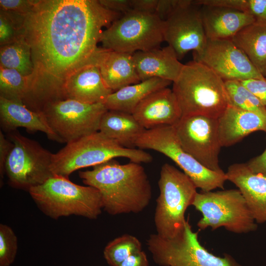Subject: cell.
<instances>
[{
    "mask_svg": "<svg viewBox=\"0 0 266 266\" xmlns=\"http://www.w3.org/2000/svg\"><path fill=\"white\" fill-rule=\"evenodd\" d=\"M122 15L96 0H37L23 24L33 65L26 102L41 110L66 99L65 80L91 63L103 28Z\"/></svg>",
    "mask_w": 266,
    "mask_h": 266,
    "instance_id": "6da1fadb",
    "label": "cell"
},
{
    "mask_svg": "<svg viewBox=\"0 0 266 266\" xmlns=\"http://www.w3.org/2000/svg\"><path fill=\"white\" fill-rule=\"evenodd\" d=\"M79 176L84 184L99 191L102 209L112 215L141 212L152 198L149 180L139 163L120 164L112 159Z\"/></svg>",
    "mask_w": 266,
    "mask_h": 266,
    "instance_id": "7a4b0ae2",
    "label": "cell"
},
{
    "mask_svg": "<svg viewBox=\"0 0 266 266\" xmlns=\"http://www.w3.org/2000/svg\"><path fill=\"white\" fill-rule=\"evenodd\" d=\"M172 90L182 117L202 115L218 119L230 105L224 80L194 60L184 64Z\"/></svg>",
    "mask_w": 266,
    "mask_h": 266,
    "instance_id": "3957f363",
    "label": "cell"
},
{
    "mask_svg": "<svg viewBox=\"0 0 266 266\" xmlns=\"http://www.w3.org/2000/svg\"><path fill=\"white\" fill-rule=\"evenodd\" d=\"M129 159L131 162L149 163L153 158L142 149L129 148L98 131L68 142L53 154L51 171L54 175L69 178L76 170L94 166L115 158Z\"/></svg>",
    "mask_w": 266,
    "mask_h": 266,
    "instance_id": "277c9868",
    "label": "cell"
},
{
    "mask_svg": "<svg viewBox=\"0 0 266 266\" xmlns=\"http://www.w3.org/2000/svg\"><path fill=\"white\" fill-rule=\"evenodd\" d=\"M28 192L39 209L54 219L72 215L96 219L102 209L97 189L76 184L67 177L53 175Z\"/></svg>",
    "mask_w": 266,
    "mask_h": 266,
    "instance_id": "5b68a950",
    "label": "cell"
},
{
    "mask_svg": "<svg viewBox=\"0 0 266 266\" xmlns=\"http://www.w3.org/2000/svg\"><path fill=\"white\" fill-rule=\"evenodd\" d=\"M158 186L154 214L157 234L173 238L184 228L185 212L192 204L197 187L185 173L167 163L161 167Z\"/></svg>",
    "mask_w": 266,
    "mask_h": 266,
    "instance_id": "8992f818",
    "label": "cell"
},
{
    "mask_svg": "<svg viewBox=\"0 0 266 266\" xmlns=\"http://www.w3.org/2000/svg\"><path fill=\"white\" fill-rule=\"evenodd\" d=\"M192 205L202 214L197 223L200 230L210 227L214 230L223 227L230 232L243 233L257 228L238 189L197 192Z\"/></svg>",
    "mask_w": 266,
    "mask_h": 266,
    "instance_id": "52a82bcc",
    "label": "cell"
},
{
    "mask_svg": "<svg viewBox=\"0 0 266 266\" xmlns=\"http://www.w3.org/2000/svg\"><path fill=\"white\" fill-rule=\"evenodd\" d=\"M147 245L155 262L162 266H243L229 254L221 257L208 251L199 242L198 232L192 230L188 219L175 237L152 234Z\"/></svg>",
    "mask_w": 266,
    "mask_h": 266,
    "instance_id": "ba28073f",
    "label": "cell"
},
{
    "mask_svg": "<svg viewBox=\"0 0 266 266\" xmlns=\"http://www.w3.org/2000/svg\"><path fill=\"white\" fill-rule=\"evenodd\" d=\"M163 28L164 22L155 14L132 10L103 30L100 42L103 48L119 52L147 51L160 47Z\"/></svg>",
    "mask_w": 266,
    "mask_h": 266,
    "instance_id": "9c48e42d",
    "label": "cell"
},
{
    "mask_svg": "<svg viewBox=\"0 0 266 266\" xmlns=\"http://www.w3.org/2000/svg\"><path fill=\"white\" fill-rule=\"evenodd\" d=\"M135 146L158 151L170 158L202 192L224 189L227 180L225 172L206 168L188 153L181 145L173 126L145 130L135 141Z\"/></svg>",
    "mask_w": 266,
    "mask_h": 266,
    "instance_id": "30bf717a",
    "label": "cell"
},
{
    "mask_svg": "<svg viewBox=\"0 0 266 266\" xmlns=\"http://www.w3.org/2000/svg\"><path fill=\"white\" fill-rule=\"evenodd\" d=\"M8 135L13 144L4 167L9 185L29 191L54 175L51 169L53 153L17 130Z\"/></svg>",
    "mask_w": 266,
    "mask_h": 266,
    "instance_id": "8fae6325",
    "label": "cell"
},
{
    "mask_svg": "<svg viewBox=\"0 0 266 266\" xmlns=\"http://www.w3.org/2000/svg\"><path fill=\"white\" fill-rule=\"evenodd\" d=\"M108 110L103 103H86L71 99L51 102L42 112L59 138L66 143L98 132Z\"/></svg>",
    "mask_w": 266,
    "mask_h": 266,
    "instance_id": "7c38bea8",
    "label": "cell"
},
{
    "mask_svg": "<svg viewBox=\"0 0 266 266\" xmlns=\"http://www.w3.org/2000/svg\"><path fill=\"white\" fill-rule=\"evenodd\" d=\"M183 148L206 168L224 172L219 165L222 147L218 119L202 115L182 117L173 126Z\"/></svg>",
    "mask_w": 266,
    "mask_h": 266,
    "instance_id": "4fadbf2b",
    "label": "cell"
},
{
    "mask_svg": "<svg viewBox=\"0 0 266 266\" xmlns=\"http://www.w3.org/2000/svg\"><path fill=\"white\" fill-rule=\"evenodd\" d=\"M164 41L180 60L189 51L200 53L207 39L203 28L201 5L193 0H179L174 11L164 22Z\"/></svg>",
    "mask_w": 266,
    "mask_h": 266,
    "instance_id": "5bb4252c",
    "label": "cell"
},
{
    "mask_svg": "<svg viewBox=\"0 0 266 266\" xmlns=\"http://www.w3.org/2000/svg\"><path fill=\"white\" fill-rule=\"evenodd\" d=\"M193 57L224 81L265 78L231 39H207L203 50Z\"/></svg>",
    "mask_w": 266,
    "mask_h": 266,
    "instance_id": "9a60e30c",
    "label": "cell"
},
{
    "mask_svg": "<svg viewBox=\"0 0 266 266\" xmlns=\"http://www.w3.org/2000/svg\"><path fill=\"white\" fill-rule=\"evenodd\" d=\"M132 114L146 130L174 126L182 118L175 95L167 87L148 95L138 104Z\"/></svg>",
    "mask_w": 266,
    "mask_h": 266,
    "instance_id": "2e32d148",
    "label": "cell"
},
{
    "mask_svg": "<svg viewBox=\"0 0 266 266\" xmlns=\"http://www.w3.org/2000/svg\"><path fill=\"white\" fill-rule=\"evenodd\" d=\"M225 173L238 188L256 222L266 223V176L252 171L246 163L233 164Z\"/></svg>",
    "mask_w": 266,
    "mask_h": 266,
    "instance_id": "e0dca14e",
    "label": "cell"
},
{
    "mask_svg": "<svg viewBox=\"0 0 266 266\" xmlns=\"http://www.w3.org/2000/svg\"><path fill=\"white\" fill-rule=\"evenodd\" d=\"M66 99L86 103H103L113 91L104 83L99 67L94 63L86 65L70 74L65 80Z\"/></svg>",
    "mask_w": 266,
    "mask_h": 266,
    "instance_id": "ac0fdd59",
    "label": "cell"
},
{
    "mask_svg": "<svg viewBox=\"0 0 266 266\" xmlns=\"http://www.w3.org/2000/svg\"><path fill=\"white\" fill-rule=\"evenodd\" d=\"M92 63L99 67L104 83L113 92L140 82L133 54L99 48Z\"/></svg>",
    "mask_w": 266,
    "mask_h": 266,
    "instance_id": "d6986e66",
    "label": "cell"
},
{
    "mask_svg": "<svg viewBox=\"0 0 266 266\" xmlns=\"http://www.w3.org/2000/svg\"><path fill=\"white\" fill-rule=\"evenodd\" d=\"M136 70L140 81L159 78L172 83L178 78L184 64L169 45L133 54Z\"/></svg>",
    "mask_w": 266,
    "mask_h": 266,
    "instance_id": "ffe728a7",
    "label": "cell"
},
{
    "mask_svg": "<svg viewBox=\"0 0 266 266\" xmlns=\"http://www.w3.org/2000/svg\"><path fill=\"white\" fill-rule=\"evenodd\" d=\"M201 13L207 39H232L256 20L248 13L225 7L201 5Z\"/></svg>",
    "mask_w": 266,
    "mask_h": 266,
    "instance_id": "44dd1931",
    "label": "cell"
},
{
    "mask_svg": "<svg viewBox=\"0 0 266 266\" xmlns=\"http://www.w3.org/2000/svg\"><path fill=\"white\" fill-rule=\"evenodd\" d=\"M218 122L222 147L233 145L256 131L266 133V116L232 105L227 107Z\"/></svg>",
    "mask_w": 266,
    "mask_h": 266,
    "instance_id": "7402d4cb",
    "label": "cell"
},
{
    "mask_svg": "<svg viewBox=\"0 0 266 266\" xmlns=\"http://www.w3.org/2000/svg\"><path fill=\"white\" fill-rule=\"evenodd\" d=\"M0 120L2 129L8 133L22 127L29 132H43L49 139L61 142L43 113L30 109L22 102L0 97Z\"/></svg>",
    "mask_w": 266,
    "mask_h": 266,
    "instance_id": "603a6c76",
    "label": "cell"
},
{
    "mask_svg": "<svg viewBox=\"0 0 266 266\" xmlns=\"http://www.w3.org/2000/svg\"><path fill=\"white\" fill-rule=\"evenodd\" d=\"M231 40L266 78V20L256 19Z\"/></svg>",
    "mask_w": 266,
    "mask_h": 266,
    "instance_id": "cb8c5ba5",
    "label": "cell"
},
{
    "mask_svg": "<svg viewBox=\"0 0 266 266\" xmlns=\"http://www.w3.org/2000/svg\"><path fill=\"white\" fill-rule=\"evenodd\" d=\"M172 82L152 78L125 86L111 94L104 104L108 110L133 114L138 104L151 93L167 87Z\"/></svg>",
    "mask_w": 266,
    "mask_h": 266,
    "instance_id": "d4e9b609",
    "label": "cell"
},
{
    "mask_svg": "<svg viewBox=\"0 0 266 266\" xmlns=\"http://www.w3.org/2000/svg\"><path fill=\"white\" fill-rule=\"evenodd\" d=\"M145 130L132 114L108 110L101 118L99 131L125 147L133 148Z\"/></svg>",
    "mask_w": 266,
    "mask_h": 266,
    "instance_id": "484cf974",
    "label": "cell"
},
{
    "mask_svg": "<svg viewBox=\"0 0 266 266\" xmlns=\"http://www.w3.org/2000/svg\"><path fill=\"white\" fill-rule=\"evenodd\" d=\"M0 66L31 77L33 72L31 48L23 35L13 42L0 46Z\"/></svg>",
    "mask_w": 266,
    "mask_h": 266,
    "instance_id": "4316f807",
    "label": "cell"
},
{
    "mask_svg": "<svg viewBox=\"0 0 266 266\" xmlns=\"http://www.w3.org/2000/svg\"><path fill=\"white\" fill-rule=\"evenodd\" d=\"M29 77L0 66V97L23 103L29 90Z\"/></svg>",
    "mask_w": 266,
    "mask_h": 266,
    "instance_id": "83f0119b",
    "label": "cell"
},
{
    "mask_svg": "<svg viewBox=\"0 0 266 266\" xmlns=\"http://www.w3.org/2000/svg\"><path fill=\"white\" fill-rule=\"evenodd\" d=\"M230 105L266 117V106L240 81H224Z\"/></svg>",
    "mask_w": 266,
    "mask_h": 266,
    "instance_id": "f1b7e54d",
    "label": "cell"
},
{
    "mask_svg": "<svg viewBox=\"0 0 266 266\" xmlns=\"http://www.w3.org/2000/svg\"><path fill=\"white\" fill-rule=\"evenodd\" d=\"M142 245L135 236L124 234L110 241L105 247L103 255L111 266H118L131 255L141 251Z\"/></svg>",
    "mask_w": 266,
    "mask_h": 266,
    "instance_id": "f546056e",
    "label": "cell"
},
{
    "mask_svg": "<svg viewBox=\"0 0 266 266\" xmlns=\"http://www.w3.org/2000/svg\"><path fill=\"white\" fill-rule=\"evenodd\" d=\"M25 16L0 10V45L14 42L23 35Z\"/></svg>",
    "mask_w": 266,
    "mask_h": 266,
    "instance_id": "4dcf8cb0",
    "label": "cell"
},
{
    "mask_svg": "<svg viewBox=\"0 0 266 266\" xmlns=\"http://www.w3.org/2000/svg\"><path fill=\"white\" fill-rule=\"evenodd\" d=\"M18 249L17 237L8 225H0V266H9L14 262Z\"/></svg>",
    "mask_w": 266,
    "mask_h": 266,
    "instance_id": "1f68e13d",
    "label": "cell"
},
{
    "mask_svg": "<svg viewBox=\"0 0 266 266\" xmlns=\"http://www.w3.org/2000/svg\"><path fill=\"white\" fill-rule=\"evenodd\" d=\"M232 7L266 20V0H233Z\"/></svg>",
    "mask_w": 266,
    "mask_h": 266,
    "instance_id": "d6a6232c",
    "label": "cell"
},
{
    "mask_svg": "<svg viewBox=\"0 0 266 266\" xmlns=\"http://www.w3.org/2000/svg\"><path fill=\"white\" fill-rule=\"evenodd\" d=\"M37 0H0V10L26 16Z\"/></svg>",
    "mask_w": 266,
    "mask_h": 266,
    "instance_id": "836d02e7",
    "label": "cell"
},
{
    "mask_svg": "<svg viewBox=\"0 0 266 266\" xmlns=\"http://www.w3.org/2000/svg\"><path fill=\"white\" fill-rule=\"evenodd\" d=\"M240 82L266 106V78H251Z\"/></svg>",
    "mask_w": 266,
    "mask_h": 266,
    "instance_id": "e575fe53",
    "label": "cell"
},
{
    "mask_svg": "<svg viewBox=\"0 0 266 266\" xmlns=\"http://www.w3.org/2000/svg\"><path fill=\"white\" fill-rule=\"evenodd\" d=\"M179 0H158L155 14L164 22L177 6Z\"/></svg>",
    "mask_w": 266,
    "mask_h": 266,
    "instance_id": "d590c367",
    "label": "cell"
},
{
    "mask_svg": "<svg viewBox=\"0 0 266 266\" xmlns=\"http://www.w3.org/2000/svg\"><path fill=\"white\" fill-rule=\"evenodd\" d=\"M99 1L105 8L122 15L132 10L130 0H99Z\"/></svg>",
    "mask_w": 266,
    "mask_h": 266,
    "instance_id": "8d00e7d4",
    "label": "cell"
},
{
    "mask_svg": "<svg viewBox=\"0 0 266 266\" xmlns=\"http://www.w3.org/2000/svg\"><path fill=\"white\" fill-rule=\"evenodd\" d=\"M13 143L7 139L1 131H0V174L2 180L4 174V167L7 157L12 148Z\"/></svg>",
    "mask_w": 266,
    "mask_h": 266,
    "instance_id": "74e56055",
    "label": "cell"
},
{
    "mask_svg": "<svg viewBox=\"0 0 266 266\" xmlns=\"http://www.w3.org/2000/svg\"><path fill=\"white\" fill-rule=\"evenodd\" d=\"M158 0H130L132 10L137 12L155 14Z\"/></svg>",
    "mask_w": 266,
    "mask_h": 266,
    "instance_id": "f35d334b",
    "label": "cell"
},
{
    "mask_svg": "<svg viewBox=\"0 0 266 266\" xmlns=\"http://www.w3.org/2000/svg\"><path fill=\"white\" fill-rule=\"evenodd\" d=\"M246 164L252 171L266 176V148L261 154L252 158Z\"/></svg>",
    "mask_w": 266,
    "mask_h": 266,
    "instance_id": "ab89813d",
    "label": "cell"
},
{
    "mask_svg": "<svg viewBox=\"0 0 266 266\" xmlns=\"http://www.w3.org/2000/svg\"><path fill=\"white\" fill-rule=\"evenodd\" d=\"M149 263L144 251L136 252L127 258L118 266H148Z\"/></svg>",
    "mask_w": 266,
    "mask_h": 266,
    "instance_id": "60d3db41",
    "label": "cell"
}]
</instances>
